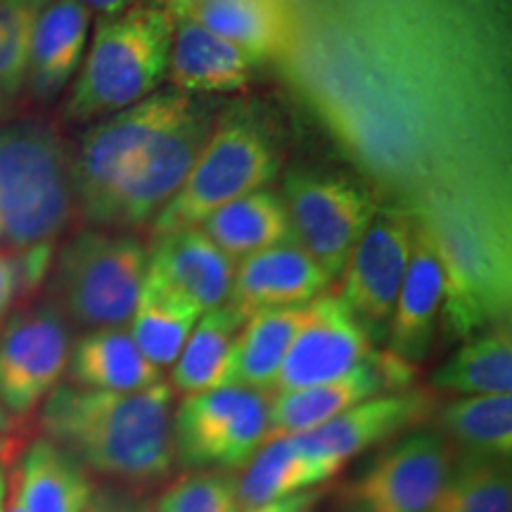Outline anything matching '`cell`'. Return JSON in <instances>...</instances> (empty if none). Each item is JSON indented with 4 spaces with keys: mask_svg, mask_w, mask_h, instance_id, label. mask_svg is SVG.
I'll list each match as a JSON object with an SVG mask.
<instances>
[{
    "mask_svg": "<svg viewBox=\"0 0 512 512\" xmlns=\"http://www.w3.org/2000/svg\"><path fill=\"white\" fill-rule=\"evenodd\" d=\"M5 102H8V100H5L3 95H0V117H3V112H5Z\"/></svg>",
    "mask_w": 512,
    "mask_h": 512,
    "instance_id": "ee69618b",
    "label": "cell"
},
{
    "mask_svg": "<svg viewBox=\"0 0 512 512\" xmlns=\"http://www.w3.org/2000/svg\"><path fill=\"white\" fill-rule=\"evenodd\" d=\"M83 512H150L143 505L133 503L131 498L117 496V494H105V491H95V496L88 503V508Z\"/></svg>",
    "mask_w": 512,
    "mask_h": 512,
    "instance_id": "8d00e7d4",
    "label": "cell"
},
{
    "mask_svg": "<svg viewBox=\"0 0 512 512\" xmlns=\"http://www.w3.org/2000/svg\"><path fill=\"white\" fill-rule=\"evenodd\" d=\"M174 387L157 382L140 392H98L57 384L41 406V430L86 470L124 484L162 482L174 467Z\"/></svg>",
    "mask_w": 512,
    "mask_h": 512,
    "instance_id": "6da1fadb",
    "label": "cell"
},
{
    "mask_svg": "<svg viewBox=\"0 0 512 512\" xmlns=\"http://www.w3.org/2000/svg\"><path fill=\"white\" fill-rule=\"evenodd\" d=\"M415 216V214H413ZM444 302V271L427 228L415 219L411 264L396 294L387 330V351L418 368L430 356Z\"/></svg>",
    "mask_w": 512,
    "mask_h": 512,
    "instance_id": "ac0fdd59",
    "label": "cell"
},
{
    "mask_svg": "<svg viewBox=\"0 0 512 512\" xmlns=\"http://www.w3.org/2000/svg\"><path fill=\"white\" fill-rule=\"evenodd\" d=\"M268 399L235 387L183 396L171 415L174 456L200 470H245L268 441Z\"/></svg>",
    "mask_w": 512,
    "mask_h": 512,
    "instance_id": "ba28073f",
    "label": "cell"
},
{
    "mask_svg": "<svg viewBox=\"0 0 512 512\" xmlns=\"http://www.w3.org/2000/svg\"><path fill=\"white\" fill-rule=\"evenodd\" d=\"M418 368L408 366L389 351H373L349 373L313 387L271 394L268 399V441L311 432L358 403L382 394L411 389Z\"/></svg>",
    "mask_w": 512,
    "mask_h": 512,
    "instance_id": "5bb4252c",
    "label": "cell"
},
{
    "mask_svg": "<svg viewBox=\"0 0 512 512\" xmlns=\"http://www.w3.org/2000/svg\"><path fill=\"white\" fill-rule=\"evenodd\" d=\"M174 24L169 12L138 0L119 15L100 17L64 100V119L100 121L157 93L169 72Z\"/></svg>",
    "mask_w": 512,
    "mask_h": 512,
    "instance_id": "3957f363",
    "label": "cell"
},
{
    "mask_svg": "<svg viewBox=\"0 0 512 512\" xmlns=\"http://www.w3.org/2000/svg\"><path fill=\"white\" fill-rule=\"evenodd\" d=\"M147 275V247L124 230L86 228L55 252V306L83 328H119L131 318Z\"/></svg>",
    "mask_w": 512,
    "mask_h": 512,
    "instance_id": "8992f818",
    "label": "cell"
},
{
    "mask_svg": "<svg viewBox=\"0 0 512 512\" xmlns=\"http://www.w3.org/2000/svg\"><path fill=\"white\" fill-rule=\"evenodd\" d=\"M192 105L195 98L174 88L157 91L138 105L95 121L83 133L72 155V190L74 211L88 226L98 228L102 211L126 171Z\"/></svg>",
    "mask_w": 512,
    "mask_h": 512,
    "instance_id": "52a82bcc",
    "label": "cell"
},
{
    "mask_svg": "<svg viewBox=\"0 0 512 512\" xmlns=\"http://www.w3.org/2000/svg\"><path fill=\"white\" fill-rule=\"evenodd\" d=\"M150 3L159 10L169 12L174 19H183V17H190L202 0H150Z\"/></svg>",
    "mask_w": 512,
    "mask_h": 512,
    "instance_id": "f35d334b",
    "label": "cell"
},
{
    "mask_svg": "<svg viewBox=\"0 0 512 512\" xmlns=\"http://www.w3.org/2000/svg\"><path fill=\"white\" fill-rule=\"evenodd\" d=\"M437 432L458 456L510 463L512 396H460L437 411Z\"/></svg>",
    "mask_w": 512,
    "mask_h": 512,
    "instance_id": "f1b7e54d",
    "label": "cell"
},
{
    "mask_svg": "<svg viewBox=\"0 0 512 512\" xmlns=\"http://www.w3.org/2000/svg\"><path fill=\"white\" fill-rule=\"evenodd\" d=\"M15 427H17L15 415H10L3 406H0V437H5V434L15 432Z\"/></svg>",
    "mask_w": 512,
    "mask_h": 512,
    "instance_id": "60d3db41",
    "label": "cell"
},
{
    "mask_svg": "<svg viewBox=\"0 0 512 512\" xmlns=\"http://www.w3.org/2000/svg\"><path fill=\"white\" fill-rule=\"evenodd\" d=\"M434 411V396L427 389H403L368 399L337 415L311 432L292 434L304 453L328 470L330 477L358 453L380 446L413 427H420Z\"/></svg>",
    "mask_w": 512,
    "mask_h": 512,
    "instance_id": "2e32d148",
    "label": "cell"
},
{
    "mask_svg": "<svg viewBox=\"0 0 512 512\" xmlns=\"http://www.w3.org/2000/svg\"><path fill=\"white\" fill-rule=\"evenodd\" d=\"M434 512H512L508 460L453 456Z\"/></svg>",
    "mask_w": 512,
    "mask_h": 512,
    "instance_id": "1f68e13d",
    "label": "cell"
},
{
    "mask_svg": "<svg viewBox=\"0 0 512 512\" xmlns=\"http://www.w3.org/2000/svg\"><path fill=\"white\" fill-rule=\"evenodd\" d=\"M93 31V12L79 0H50L36 19L24 88L48 102L72 86Z\"/></svg>",
    "mask_w": 512,
    "mask_h": 512,
    "instance_id": "44dd1931",
    "label": "cell"
},
{
    "mask_svg": "<svg viewBox=\"0 0 512 512\" xmlns=\"http://www.w3.org/2000/svg\"><path fill=\"white\" fill-rule=\"evenodd\" d=\"M306 306L252 313L228 351L216 389L235 387L247 389V392L273 394L283 358L306 318Z\"/></svg>",
    "mask_w": 512,
    "mask_h": 512,
    "instance_id": "603a6c76",
    "label": "cell"
},
{
    "mask_svg": "<svg viewBox=\"0 0 512 512\" xmlns=\"http://www.w3.org/2000/svg\"><path fill=\"white\" fill-rule=\"evenodd\" d=\"M50 0H0V95L17 98L27 81L31 36Z\"/></svg>",
    "mask_w": 512,
    "mask_h": 512,
    "instance_id": "d6a6232c",
    "label": "cell"
},
{
    "mask_svg": "<svg viewBox=\"0 0 512 512\" xmlns=\"http://www.w3.org/2000/svg\"><path fill=\"white\" fill-rule=\"evenodd\" d=\"M69 380L98 392H140L162 382V370L140 354L124 325L95 328L69 349Z\"/></svg>",
    "mask_w": 512,
    "mask_h": 512,
    "instance_id": "cb8c5ba5",
    "label": "cell"
},
{
    "mask_svg": "<svg viewBox=\"0 0 512 512\" xmlns=\"http://www.w3.org/2000/svg\"><path fill=\"white\" fill-rule=\"evenodd\" d=\"M278 169V147L266 126L247 112L223 114L211 126L174 197L150 223L152 240L176 230L200 228L214 211L266 188Z\"/></svg>",
    "mask_w": 512,
    "mask_h": 512,
    "instance_id": "5b68a950",
    "label": "cell"
},
{
    "mask_svg": "<svg viewBox=\"0 0 512 512\" xmlns=\"http://www.w3.org/2000/svg\"><path fill=\"white\" fill-rule=\"evenodd\" d=\"M211 126V112L195 100V105L164 133H159L145 147L138 162L126 171L102 211L98 228L133 233L150 226L183 183Z\"/></svg>",
    "mask_w": 512,
    "mask_h": 512,
    "instance_id": "8fae6325",
    "label": "cell"
},
{
    "mask_svg": "<svg viewBox=\"0 0 512 512\" xmlns=\"http://www.w3.org/2000/svg\"><path fill=\"white\" fill-rule=\"evenodd\" d=\"M228 512H240V508H233V510H228Z\"/></svg>",
    "mask_w": 512,
    "mask_h": 512,
    "instance_id": "f6af8a7d",
    "label": "cell"
},
{
    "mask_svg": "<svg viewBox=\"0 0 512 512\" xmlns=\"http://www.w3.org/2000/svg\"><path fill=\"white\" fill-rule=\"evenodd\" d=\"M320 498H323V491L316 486V489L299 491V494L278 498V501L264 503L259 505V508H247L240 512H313L318 508Z\"/></svg>",
    "mask_w": 512,
    "mask_h": 512,
    "instance_id": "d590c367",
    "label": "cell"
},
{
    "mask_svg": "<svg viewBox=\"0 0 512 512\" xmlns=\"http://www.w3.org/2000/svg\"><path fill=\"white\" fill-rule=\"evenodd\" d=\"M245 320L247 318L228 302L202 313L174 361L169 382L174 392L190 396L216 389L228 351Z\"/></svg>",
    "mask_w": 512,
    "mask_h": 512,
    "instance_id": "4dcf8cb0",
    "label": "cell"
},
{
    "mask_svg": "<svg viewBox=\"0 0 512 512\" xmlns=\"http://www.w3.org/2000/svg\"><path fill=\"white\" fill-rule=\"evenodd\" d=\"M17 477L27 512H83L98 491L91 472L48 439L27 448Z\"/></svg>",
    "mask_w": 512,
    "mask_h": 512,
    "instance_id": "d4e9b609",
    "label": "cell"
},
{
    "mask_svg": "<svg viewBox=\"0 0 512 512\" xmlns=\"http://www.w3.org/2000/svg\"><path fill=\"white\" fill-rule=\"evenodd\" d=\"M202 313L200 306L171 290L152 273H147L126 330L136 342L140 354L152 366L162 370L166 366H174L185 339L190 337Z\"/></svg>",
    "mask_w": 512,
    "mask_h": 512,
    "instance_id": "484cf974",
    "label": "cell"
},
{
    "mask_svg": "<svg viewBox=\"0 0 512 512\" xmlns=\"http://www.w3.org/2000/svg\"><path fill=\"white\" fill-rule=\"evenodd\" d=\"M432 387L458 396H496L512 392L510 320L491 325L460 344L446 363L434 370Z\"/></svg>",
    "mask_w": 512,
    "mask_h": 512,
    "instance_id": "83f0119b",
    "label": "cell"
},
{
    "mask_svg": "<svg viewBox=\"0 0 512 512\" xmlns=\"http://www.w3.org/2000/svg\"><path fill=\"white\" fill-rule=\"evenodd\" d=\"M330 283L335 280L328 271L290 235L235 264L228 304L249 318L256 311L311 304Z\"/></svg>",
    "mask_w": 512,
    "mask_h": 512,
    "instance_id": "e0dca14e",
    "label": "cell"
},
{
    "mask_svg": "<svg viewBox=\"0 0 512 512\" xmlns=\"http://www.w3.org/2000/svg\"><path fill=\"white\" fill-rule=\"evenodd\" d=\"M254 67L256 64L240 48L216 36L195 17L176 19L166 72L174 91L190 98L245 91Z\"/></svg>",
    "mask_w": 512,
    "mask_h": 512,
    "instance_id": "7402d4cb",
    "label": "cell"
},
{
    "mask_svg": "<svg viewBox=\"0 0 512 512\" xmlns=\"http://www.w3.org/2000/svg\"><path fill=\"white\" fill-rule=\"evenodd\" d=\"M330 475L318 465L294 437H278L266 441L249 460L238 479L240 510L259 508V505L278 501V498L316 489L328 482Z\"/></svg>",
    "mask_w": 512,
    "mask_h": 512,
    "instance_id": "f546056e",
    "label": "cell"
},
{
    "mask_svg": "<svg viewBox=\"0 0 512 512\" xmlns=\"http://www.w3.org/2000/svg\"><path fill=\"white\" fill-rule=\"evenodd\" d=\"M373 351L375 344L370 342L368 332L339 294H320L306 306V318L283 358L273 394L335 380L366 361Z\"/></svg>",
    "mask_w": 512,
    "mask_h": 512,
    "instance_id": "9a60e30c",
    "label": "cell"
},
{
    "mask_svg": "<svg viewBox=\"0 0 512 512\" xmlns=\"http://www.w3.org/2000/svg\"><path fill=\"white\" fill-rule=\"evenodd\" d=\"M190 17L240 48L256 67L285 64L302 34L297 0H202Z\"/></svg>",
    "mask_w": 512,
    "mask_h": 512,
    "instance_id": "d6986e66",
    "label": "cell"
},
{
    "mask_svg": "<svg viewBox=\"0 0 512 512\" xmlns=\"http://www.w3.org/2000/svg\"><path fill=\"white\" fill-rule=\"evenodd\" d=\"M5 494H8V472H5V467H0V512L5 505Z\"/></svg>",
    "mask_w": 512,
    "mask_h": 512,
    "instance_id": "b9f144b4",
    "label": "cell"
},
{
    "mask_svg": "<svg viewBox=\"0 0 512 512\" xmlns=\"http://www.w3.org/2000/svg\"><path fill=\"white\" fill-rule=\"evenodd\" d=\"M81 5H86L88 10L98 12L100 17H110V15H119V12H124L126 8H131L136 0H79Z\"/></svg>",
    "mask_w": 512,
    "mask_h": 512,
    "instance_id": "74e56055",
    "label": "cell"
},
{
    "mask_svg": "<svg viewBox=\"0 0 512 512\" xmlns=\"http://www.w3.org/2000/svg\"><path fill=\"white\" fill-rule=\"evenodd\" d=\"M415 216L403 204L380 207L351 252L339 278V299L347 304L370 342H387L396 294L411 264Z\"/></svg>",
    "mask_w": 512,
    "mask_h": 512,
    "instance_id": "30bf717a",
    "label": "cell"
},
{
    "mask_svg": "<svg viewBox=\"0 0 512 512\" xmlns=\"http://www.w3.org/2000/svg\"><path fill=\"white\" fill-rule=\"evenodd\" d=\"M427 228L444 271L439 325L470 339L510 316V200L439 192L408 207Z\"/></svg>",
    "mask_w": 512,
    "mask_h": 512,
    "instance_id": "7a4b0ae2",
    "label": "cell"
},
{
    "mask_svg": "<svg viewBox=\"0 0 512 512\" xmlns=\"http://www.w3.org/2000/svg\"><path fill=\"white\" fill-rule=\"evenodd\" d=\"M74 216L72 152L43 121L0 126V249L57 242Z\"/></svg>",
    "mask_w": 512,
    "mask_h": 512,
    "instance_id": "277c9868",
    "label": "cell"
},
{
    "mask_svg": "<svg viewBox=\"0 0 512 512\" xmlns=\"http://www.w3.org/2000/svg\"><path fill=\"white\" fill-rule=\"evenodd\" d=\"M3 512H27V510H24V503H22V494H19L17 467L8 475V494H5Z\"/></svg>",
    "mask_w": 512,
    "mask_h": 512,
    "instance_id": "ab89813d",
    "label": "cell"
},
{
    "mask_svg": "<svg viewBox=\"0 0 512 512\" xmlns=\"http://www.w3.org/2000/svg\"><path fill=\"white\" fill-rule=\"evenodd\" d=\"M5 448H8V444H5V439H3V437H0V458H3Z\"/></svg>",
    "mask_w": 512,
    "mask_h": 512,
    "instance_id": "7bdbcfd3",
    "label": "cell"
},
{
    "mask_svg": "<svg viewBox=\"0 0 512 512\" xmlns=\"http://www.w3.org/2000/svg\"><path fill=\"white\" fill-rule=\"evenodd\" d=\"M69 328L53 302L10 313L0 328V406L27 415L67 373Z\"/></svg>",
    "mask_w": 512,
    "mask_h": 512,
    "instance_id": "7c38bea8",
    "label": "cell"
},
{
    "mask_svg": "<svg viewBox=\"0 0 512 512\" xmlns=\"http://www.w3.org/2000/svg\"><path fill=\"white\" fill-rule=\"evenodd\" d=\"M204 235L230 259H247L278 245L292 235V223L283 195L261 188L226 204L200 226Z\"/></svg>",
    "mask_w": 512,
    "mask_h": 512,
    "instance_id": "4316f807",
    "label": "cell"
},
{
    "mask_svg": "<svg viewBox=\"0 0 512 512\" xmlns=\"http://www.w3.org/2000/svg\"><path fill=\"white\" fill-rule=\"evenodd\" d=\"M240 508L238 477L223 470H197L176 479L155 512H228Z\"/></svg>",
    "mask_w": 512,
    "mask_h": 512,
    "instance_id": "836d02e7",
    "label": "cell"
},
{
    "mask_svg": "<svg viewBox=\"0 0 512 512\" xmlns=\"http://www.w3.org/2000/svg\"><path fill=\"white\" fill-rule=\"evenodd\" d=\"M453 448L437 430H418L377 456L344 494V512H434Z\"/></svg>",
    "mask_w": 512,
    "mask_h": 512,
    "instance_id": "4fadbf2b",
    "label": "cell"
},
{
    "mask_svg": "<svg viewBox=\"0 0 512 512\" xmlns=\"http://www.w3.org/2000/svg\"><path fill=\"white\" fill-rule=\"evenodd\" d=\"M147 273L209 311L228 302L235 261L202 228H185L152 240V247H147Z\"/></svg>",
    "mask_w": 512,
    "mask_h": 512,
    "instance_id": "ffe728a7",
    "label": "cell"
},
{
    "mask_svg": "<svg viewBox=\"0 0 512 512\" xmlns=\"http://www.w3.org/2000/svg\"><path fill=\"white\" fill-rule=\"evenodd\" d=\"M283 202L292 235L332 280L342 275L351 252L380 209L361 183L311 169H297L285 176Z\"/></svg>",
    "mask_w": 512,
    "mask_h": 512,
    "instance_id": "9c48e42d",
    "label": "cell"
},
{
    "mask_svg": "<svg viewBox=\"0 0 512 512\" xmlns=\"http://www.w3.org/2000/svg\"><path fill=\"white\" fill-rule=\"evenodd\" d=\"M22 299H27V294H24L17 252L0 249V328L15 309V304Z\"/></svg>",
    "mask_w": 512,
    "mask_h": 512,
    "instance_id": "e575fe53",
    "label": "cell"
}]
</instances>
